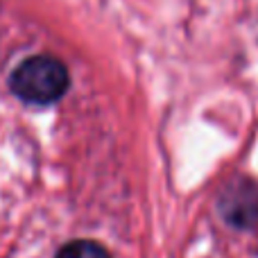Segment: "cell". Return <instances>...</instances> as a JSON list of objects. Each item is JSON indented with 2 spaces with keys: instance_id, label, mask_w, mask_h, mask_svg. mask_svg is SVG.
<instances>
[{
  "instance_id": "cell-1",
  "label": "cell",
  "mask_w": 258,
  "mask_h": 258,
  "mask_svg": "<svg viewBox=\"0 0 258 258\" xmlns=\"http://www.w3.org/2000/svg\"><path fill=\"white\" fill-rule=\"evenodd\" d=\"M68 71L59 59L50 54H36L18 63L12 73V91L30 104H52L68 91Z\"/></svg>"
},
{
  "instance_id": "cell-2",
  "label": "cell",
  "mask_w": 258,
  "mask_h": 258,
  "mask_svg": "<svg viewBox=\"0 0 258 258\" xmlns=\"http://www.w3.org/2000/svg\"><path fill=\"white\" fill-rule=\"evenodd\" d=\"M220 211L224 220L238 229H249L258 222V190L249 181L229 186L220 197Z\"/></svg>"
},
{
  "instance_id": "cell-3",
  "label": "cell",
  "mask_w": 258,
  "mask_h": 258,
  "mask_svg": "<svg viewBox=\"0 0 258 258\" xmlns=\"http://www.w3.org/2000/svg\"><path fill=\"white\" fill-rule=\"evenodd\" d=\"M57 258H111L102 245L93 240H75L59 249Z\"/></svg>"
}]
</instances>
